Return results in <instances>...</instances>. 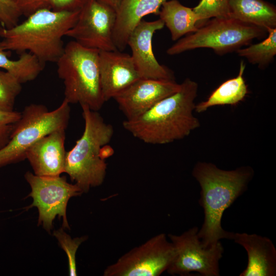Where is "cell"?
<instances>
[{
	"instance_id": "10",
	"label": "cell",
	"mask_w": 276,
	"mask_h": 276,
	"mask_svg": "<svg viewBox=\"0 0 276 276\" xmlns=\"http://www.w3.org/2000/svg\"><path fill=\"white\" fill-rule=\"evenodd\" d=\"M198 228L193 227L180 235L168 234L175 256L167 271L171 275H189L197 272L203 276L219 275V262L223 247L220 241L206 247L198 236Z\"/></svg>"
},
{
	"instance_id": "16",
	"label": "cell",
	"mask_w": 276,
	"mask_h": 276,
	"mask_svg": "<svg viewBox=\"0 0 276 276\" xmlns=\"http://www.w3.org/2000/svg\"><path fill=\"white\" fill-rule=\"evenodd\" d=\"M232 240L243 246L248 256L246 268L240 276L276 275V249L271 240L256 234L234 233Z\"/></svg>"
},
{
	"instance_id": "29",
	"label": "cell",
	"mask_w": 276,
	"mask_h": 276,
	"mask_svg": "<svg viewBox=\"0 0 276 276\" xmlns=\"http://www.w3.org/2000/svg\"><path fill=\"white\" fill-rule=\"evenodd\" d=\"M89 0H50V8L57 11H76L80 9Z\"/></svg>"
},
{
	"instance_id": "18",
	"label": "cell",
	"mask_w": 276,
	"mask_h": 276,
	"mask_svg": "<svg viewBox=\"0 0 276 276\" xmlns=\"http://www.w3.org/2000/svg\"><path fill=\"white\" fill-rule=\"evenodd\" d=\"M230 16L265 29L276 27V9L264 0H229ZM267 31V30H266Z\"/></svg>"
},
{
	"instance_id": "9",
	"label": "cell",
	"mask_w": 276,
	"mask_h": 276,
	"mask_svg": "<svg viewBox=\"0 0 276 276\" xmlns=\"http://www.w3.org/2000/svg\"><path fill=\"white\" fill-rule=\"evenodd\" d=\"M175 256L166 234H158L120 257L104 271V276H159L169 268Z\"/></svg>"
},
{
	"instance_id": "23",
	"label": "cell",
	"mask_w": 276,
	"mask_h": 276,
	"mask_svg": "<svg viewBox=\"0 0 276 276\" xmlns=\"http://www.w3.org/2000/svg\"><path fill=\"white\" fill-rule=\"evenodd\" d=\"M21 84L11 74L0 70V111L14 110L16 99L21 90Z\"/></svg>"
},
{
	"instance_id": "12",
	"label": "cell",
	"mask_w": 276,
	"mask_h": 276,
	"mask_svg": "<svg viewBox=\"0 0 276 276\" xmlns=\"http://www.w3.org/2000/svg\"><path fill=\"white\" fill-rule=\"evenodd\" d=\"M164 26L160 19L154 21L142 19L128 37L127 45L131 50V56L141 78L175 81L173 72L158 63L152 50L153 34Z\"/></svg>"
},
{
	"instance_id": "24",
	"label": "cell",
	"mask_w": 276,
	"mask_h": 276,
	"mask_svg": "<svg viewBox=\"0 0 276 276\" xmlns=\"http://www.w3.org/2000/svg\"><path fill=\"white\" fill-rule=\"evenodd\" d=\"M229 2V0H201L193 8L198 19L197 27L212 18L231 17Z\"/></svg>"
},
{
	"instance_id": "19",
	"label": "cell",
	"mask_w": 276,
	"mask_h": 276,
	"mask_svg": "<svg viewBox=\"0 0 276 276\" xmlns=\"http://www.w3.org/2000/svg\"><path fill=\"white\" fill-rule=\"evenodd\" d=\"M158 15L169 29L173 41L194 33L198 28V19L193 8L183 6L178 0L165 1Z\"/></svg>"
},
{
	"instance_id": "27",
	"label": "cell",
	"mask_w": 276,
	"mask_h": 276,
	"mask_svg": "<svg viewBox=\"0 0 276 276\" xmlns=\"http://www.w3.org/2000/svg\"><path fill=\"white\" fill-rule=\"evenodd\" d=\"M21 116V112L0 111V149L9 142L14 124Z\"/></svg>"
},
{
	"instance_id": "25",
	"label": "cell",
	"mask_w": 276,
	"mask_h": 276,
	"mask_svg": "<svg viewBox=\"0 0 276 276\" xmlns=\"http://www.w3.org/2000/svg\"><path fill=\"white\" fill-rule=\"evenodd\" d=\"M53 235L58 240L60 246L66 254L70 275L76 276L77 275L76 262V252L80 244L85 241L87 237L82 236L72 238L62 228L55 231Z\"/></svg>"
},
{
	"instance_id": "1",
	"label": "cell",
	"mask_w": 276,
	"mask_h": 276,
	"mask_svg": "<svg viewBox=\"0 0 276 276\" xmlns=\"http://www.w3.org/2000/svg\"><path fill=\"white\" fill-rule=\"evenodd\" d=\"M198 88L195 81L186 78L177 91L139 116L124 121V128L149 144H166L185 138L200 126L193 114Z\"/></svg>"
},
{
	"instance_id": "11",
	"label": "cell",
	"mask_w": 276,
	"mask_h": 276,
	"mask_svg": "<svg viewBox=\"0 0 276 276\" xmlns=\"http://www.w3.org/2000/svg\"><path fill=\"white\" fill-rule=\"evenodd\" d=\"M116 17V11L109 6L98 0H89L65 36L87 48L116 50L112 38Z\"/></svg>"
},
{
	"instance_id": "26",
	"label": "cell",
	"mask_w": 276,
	"mask_h": 276,
	"mask_svg": "<svg viewBox=\"0 0 276 276\" xmlns=\"http://www.w3.org/2000/svg\"><path fill=\"white\" fill-rule=\"evenodd\" d=\"M21 13L13 0H0V35L18 23Z\"/></svg>"
},
{
	"instance_id": "3",
	"label": "cell",
	"mask_w": 276,
	"mask_h": 276,
	"mask_svg": "<svg viewBox=\"0 0 276 276\" xmlns=\"http://www.w3.org/2000/svg\"><path fill=\"white\" fill-rule=\"evenodd\" d=\"M80 10H39L0 35L2 49L21 54L28 52L41 62H56L62 54V38L76 22Z\"/></svg>"
},
{
	"instance_id": "14",
	"label": "cell",
	"mask_w": 276,
	"mask_h": 276,
	"mask_svg": "<svg viewBox=\"0 0 276 276\" xmlns=\"http://www.w3.org/2000/svg\"><path fill=\"white\" fill-rule=\"evenodd\" d=\"M101 90L105 102L141 78L131 55L118 50L99 52Z\"/></svg>"
},
{
	"instance_id": "15",
	"label": "cell",
	"mask_w": 276,
	"mask_h": 276,
	"mask_svg": "<svg viewBox=\"0 0 276 276\" xmlns=\"http://www.w3.org/2000/svg\"><path fill=\"white\" fill-rule=\"evenodd\" d=\"M65 129L55 130L36 142L27 152L34 174L40 176H59L64 171L66 152Z\"/></svg>"
},
{
	"instance_id": "13",
	"label": "cell",
	"mask_w": 276,
	"mask_h": 276,
	"mask_svg": "<svg viewBox=\"0 0 276 276\" xmlns=\"http://www.w3.org/2000/svg\"><path fill=\"white\" fill-rule=\"evenodd\" d=\"M175 81L140 78L113 99L126 120L145 112L158 102L177 91Z\"/></svg>"
},
{
	"instance_id": "2",
	"label": "cell",
	"mask_w": 276,
	"mask_h": 276,
	"mask_svg": "<svg viewBox=\"0 0 276 276\" xmlns=\"http://www.w3.org/2000/svg\"><path fill=\"white\" fill-rule=\"evenodd\" d=\"M192 175L201 188L199 204L204 211V221L198 236L204 247L215 245L222 239L232 240L234 233L225 231L221 219L225 210L245 191L254 175L250 167L224 170L213 164L198 162Z\"/></svg>"
},
{
	"instance_id": "4",
	"label": "cell",
	"mask_w": 276,
	"mask_h": 276,
	"mask_svg": "<svg viewBox=\"0 0 276 276\" xmlns=\"http://www.w3.org/2000/svg\"><path fill=\"white\" fill-rule=\"evenodd\" d=\"M84 129L74 147L66 152L64 173L81 190L100 186L106 174L107 164L100 155L101 148L113 135L112 126L105 122L98 111L81 106Z\"/></svg>"
},
{
	"instance_id": "30",
	"label": "cell",
	"mask_w": 276,
	"mask_h": 276,
	"mask_svg": "<svg viewBox=\"0 0 276 276\" xmlns=\"http://www.w3.org/2000/svg\"><path fill=\"white\" fill-rule=\"evenodd\" d=\"M102 3H103L111 8L116 11H117L120 2V0H98Z\"/></svg>"
},
{
	"instance_id": "20",
	"label": "cell",
	"mask_w": 276,
	"mask_h": 276,
	"mask_svg": "<svg viewBox=\"0 0 276 276\" xmlns=\"http://www.w3.org/2000/svg\"><path fill=\"white\" fill-rule=\"evenodd\" d=\"M245 68V64L241 61L238 75L222 83L206 100L195 105V111L201 113L213 106L236 105L242 101L247 94V87L243 76Z\"/></svg>"
},
{
	"instance_id": "21",
	"label": "cell",
	"mask_w": 276,
	"mask_h": 276,
	"mask_svg": "<svg viewBox=\"0 0 276 276\" xmlns=\"http://www.w3.org/2000/svg\"><path fill=\"white\" fill-rule=\"evenodd\" d=\"M10 51L0 47V68L10 73L21 83L35 80L44 68V63L28 52L20 54L17 60L9 58Z\"/></svg>"
},
{
	"instance_id": "28",
	"label": "cell",
	"mask_w": 276,
	"mask_h": 276,
	"mask_svg": "<svg viewBox=\"0 0 276 276\" xmlns=\"http://www.w3.org/2000/svg\"><path fill=\"white\" fill-rule=\"evenodd\" d=\"M21 13L26 17L35 12L50 8V0H13Z\"/></svg>"
},
{
	"instance_id": "22",
	"label": "cell",
	"mask_w": 276,
	"mask_h": 276,
	"mask_svg": "<svg viewBox=\"0 0 276 276\" xmlns=\"http://www.w3.org/2000/svg\"><path fill=\"white\" fill-rule=\"evenodd\" d=\"M266 30L267 36L261 42L236 51L238 56L245 58L249 62L258 65L261 69L268 66L276 55V27Z\"/></svg>"
},
{
	"instance_id": "5",
	"label": "cell",
	"mask_w": 276,
	"mask_h": 276,
	"mask_svg": "<svg viewBox=\"0 0 276 276\" xmlns=\"http://www.w3.org/2000/svg\"><path fill=\"white\" fill-rule=\"evenodd\" d=\"M99 52L73 40L64 46L56 62L64 86V99L69 104L78 103L98 111L105 102L100 84Z\"/></svg>"
},
{
	"instance_id": "8",
	"label": "cell",
	"mask_w": 276,
	"mask_h": 276,
	"mask_svg": "<svg viewBox=\"0 0 276 276\" xmlns=\"http://www.w3.org/2000/svg\"><path fill=\"white\" fill-rule=\"evenodd\" d=\"M25 178L31 191L28 196L33 203L28 208L36 207L38 210V225H42L49 233L53 222L58 216L62 218L63 227L70 228L66 215L69 199L83 193L75 183L68 182L65 176H40L28 171Z\"/></svg>"
},
{
	"instance_id": "7",
	"label": "cell",
	"mask_w": 276,
	"mask_h": 276,
	"mask_svg": "<svg viewBox=\"0 0 276 276\" xmlns=\"http://www.w3.org/2000/svg\"><path fill=\"white\" fill-rule=\"evenodd\" d=\"M266 29L232 17H214L169 48L166 53L175 55L198 48H210L223 55L248 45L255 38L264 37Z\"/></svg>"
},
{
	"instance_id": "6",
	"label": "cell",
	"mask_w": 276,
	"mask_h": 276,
	"mask_svg": "<svg viewBox=\"0 0 276 276\" xmlns=\"http://www.w3.org/2000/svg\"><path fill=\"white\" fill-rule=\"evenodd\" d=\"M70 104L63 99L52 111L42 104L26 106L14 125L9 142L0 149V168L24 160L28 150L40 139L55 130L66 129L70 117Z\"/></svg>"
},
{
	"instance_id": "17",
	"label": "cell",
	"mask_w": 276,
	"mask_h": 276,
	"mask_svg": "<svg viewBox=\"0 0 276 276\" xmlns=\"http://www.w3.org/2000/svg\"><path fill=\"white\" fill-rule=\"evenodd\" d=\"M167 0H120L116 11L112 38L117 49L123 51L129 35L135 27L149 14L158 15L162 4Z\"/></svg>"
}]
</instances>
